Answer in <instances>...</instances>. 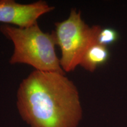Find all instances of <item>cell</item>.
I'll return each mask as SVG.
<instances>
[{
  "label": "cell",
  "instance_id": "277c9868",
  "mask_svg": "<svg viewBox=\"0 0 127 127\" xmlns=\"http://www.w3.org/2000/svg\"><path fill=\"white\" fill-rule=\"evenodd\" d=\"M54 9L42 0L27 4L14 0H0V23L21 28H28L37 24L41 16Z\"/></svg>",
  "mask_w": 127,
  "mask_h": 127
},
{
  "label": "cell",
  "instance_id": "6da1fadb",
  "mask_svg": "<svg viewBox=\"0 0 127 127\" xmlns=\"http://www.w3.org/2000/svg\"><path fill=\"white\" fill-rule=\"evenodd\" d=\"M17 108L30 127H77L82 118L77 87L58 72L30 73L19 85Z\"/></svg>",
  "mask_w": 127,
  "mask_h": 127
},
{
  "label": "cell",
  "instance_id": "7a4b0ae2",
  "mask_svg": "<svg viewBox=\"0 0 127 127\" xmlns=\"http://www.w3.org/2000/svg\"><path fill=\"white\" fill-rule=\"evenodd\" d=\"M0 32L14 44L10 64H24L35 70L65 74L55 52L57 42L53 31L44 32L37 23L26 28L3 24Z\"/></svg>",
  "mask_w": 127,
  "mask_h": 127
},
{
  "label": "cell",
  "instance_id": "5b68a950",
  "mask_svg": "<svg viewBox=\"0 0 127 127\" xmlns=\"http://www.w3.org/2000/svg\"><path fill=\"white\" fill-rule=\"evenodd\" d=\"M110 53L108 48L96 42L89 47L79 65L93 72L99 66L105 64L108 61Z\"/></svg>",
  "mask_w": 127,
  "mask_h": 127
},
{
  "label": "cell",
  "instance_id": "8992f818",
  "mask_svg": "<svg viewBox=\"0 0 127 127\" xmlns=\"http://www.w3.org/2000/svg\"><path fill=\"white\" fill-rule=\"evenodd\" d=\"M120 34L118 32L112 28H101L98 32L96 41L98 44L108 47L118 41Z\"/></svg>",
  "mask_w": 127,
  "mask_h": 127
},
{
  "label": "cell",
  "instance_id": "3957f363",
  "mask_svg": "<svg viewBox=\"0 0 127 127\" xmlns=\"http://www.w3.org/2000/svg\"><path fill=\"white\" fill-rule=\"evenodd\" d=\"M54 31L57 45L61 51L60 65L65 72L73 71L80 65L90 46L97 42L99 25L90 27L82 19L81 13L71 9L67 19L55 23Z\"/></svg>",
  "mask_w": 127,
  "mask_h": 127
}]
</instances>
